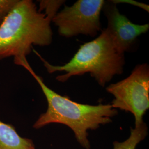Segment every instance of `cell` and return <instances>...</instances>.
Segmentation results:
<instances>
[{"instance_id":"obj_3","label":"cell","mask_w":149,"mask_h":149,"mask_svg":"<svg viewBox=\"0 0 149 149\" xmlns=\"http://www.w3.org/2000/svg\"><path fill=\"white\" fill-rule=\"evenodd\" d=\"M33 51L49 74L64 73L56 77L60 82H65L74 76L88 73L100 85L104 87L116 75L122 74L125 63L124 54L116 48L106 28L101 29L98 37L80 45L74 56L63 65L50 64L34 49Z\"/></svg>"},{"instance_id":"obj_5","label":"cell","mask_w":149,"mask_h":149,"mask_svg":"<svg viewBox=\"0 0 149 149\" xmlns=\"http://www.w3.org/2000/svg\"><path fill=\"white\" fill-rule=\"evenodd\" d=\"M104 3L103 0H78L72 6H65L52 22L64 37L81 34L95 37L101 31L100 16Z\"/></svg>"},{"instance_id":"obj_2","label":"cell","mask_w":149,"mask_h":149,"mask_svg":"<svg viewBox=\"0 0 149 149\" xmlns=\"http://www.w3.org/2000/svg\"><path fill=\"white\" fill-rule=\"evenodd\" d=\"M51 22L32 0H18L0 26V60L27 58L33 45L51 44Z\"/></svg>"},{"instance_id":"obj_6","label":"cell","mask_w":149,"mask_h":149,"mask_svg":"<svg viewBox=\"0 0 149 149\" xmlns=\"http://www.w3.org/2000/svg\"><path fill=\"white\" fill-rule=\"evenodd\" d=\"M102 11L106 17V30L118 50L122 54L129 52L136 39L148 31L149 24H136L120 13L117 4L105 1Z\"/></svg>"},{"instance_id":"obj_1","label":"cell","mask_w":149,"mask_h":149,"mask_svg":"<svg viewBox=\"0 0 149 149\" xmlns=\"http://www.w3.org/2000/svg\"><path fill=\"white\" fill-rule=\"evenodd\" d=\"M13 61L27 70L36 80L47 101V111L39 116L33 128L40 129L52 123L64 124L74 132L76 140L82 148L90 149L87 131L96 130L102 125L112 123V118L117 115V109L111 104H81L72 101L68 96L57 93L46 85L43 78L34 72L27 58Z\"/></svg>"},{"instance_id":"obj_8","label":"cell","mask_w":149,"mask_h":149,"mask_svg":"<svg viewBox=\"0 0 149 149\" xmlns=\"http://www.w3.org/2000/svg\"><path fill=\"white\" fill-rule=\"evenodd\" d=\"M148 127L145 123L134 128H131L130 134L127 140L123 142L114 141L113 149H135L136 146L146 137Z\"/></svg>"},{"instance_id":"obj_9","label":"cell","mask_w":149,"mask_h":149,"mask_svg":"<svg viewBox=\"0 0 149 149\" xmlns=\"http://www.w3.org/2000/svg\"><path fill=\"white\" fill-rule=\"evenodd\" d=\"M38 11L43 13L51 21L59 12L60 8L65 1L63 0H41L39 1Z\"/></svg>"},{"instance_id":"obj_4","label":"cell","mask_w":149,"mask_h":149,"mask_svg":"<svg viewBox=\"0 0 149 149\" xmlns=\"http://www.w3.org/2000/svg\"><path fill=\"white\" fill-rule=\"evenodd\" d=\"M114 96L111 104L117 109L131 113L135 118V127L141 124L144 114L149 108V66L139 64L127 78L106 87Z\"/></svg>"},{"instance_id":"obj_7","label":"cell","mask_w":149,"mask_h":149,"mask_svg":"<svg viewBox=\"0 0 149 149\" xmlns=\"http://www.w3.org/2000/svg\"><path fill=\"white\" fill-rule=\"evenodd\" d=\"M0 149H35L31 139L21 137L11 124L0 120Z\"/></svg>"},{"instance_id":"obj_10","label":"cell","mask_w":149,"mask_h":149,"mask_svg":"<svg viewBox=\"0 0 149 149\" xmlns=\"http://www.w3.org/2000/svg\"><path fill=\"white\" fill-rule=\"evenodd\" d=\"M18 0H0V26L15 6Z\"/></svg>"},{"instance_id":"obj_11","label":"cell","mask_w":149,"mask_h":149,"mask_svg":"<svg viewBox=\"0 0 149 149\" xmlns=\"http://www.w3.org/2000/svg\"><path fill=\"white\" fill-rule=\"evenodd\" d=\"M114 3L117 4L118 3H129L132 5L136 6H138L139 7H140L141 8H143L144 10L149 12V6L146 5L144 3H140V2H137L136 1H130V0H128V1H125V0H123V1H112Z\"/></svg>"}]
</instances>
